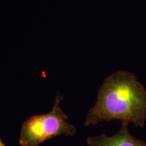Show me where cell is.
Returning <instances> with one entry per match:
<instances>
[{
  "label": "cell",
  "instance_id": "cell-1",
  "mask_svg": "<svg viewBox=\"0 0 146 146\" xmlns=\"http://www.w3.org/2000/svg\"><path fill=\"white\" fill-rule=\"evenodd\" d=\"M112 120L140 128L145 125L146 89L131 72L119 70L106 78L84 125L88 127Z\"/></svg>",
  "mask_w": 146,
  "mask_h": 146
},
{
  "label": "cell",
  "instance_id": "cell-2",
  "mask_svg": "<svg viewBox=\"0 0 146 146\" xmlns=\"http://www.w3.org/2000/svg\"><path fill=\"white\" fill-rule=\"evenodd\" d=\"M62 99L63 97L58 94L50 112L35 115L24 122L20 133V145L39 146L43 142L61 135H75L76 128L67 122L68 116L60 108V101Z\"/></svg>",
  "mask_w": 146,
  "mask_h": 146
},
{
  "label": "cell",
  "instance_id": "cell-3",
  "mask_svg": "<svg viewBox=\"0 0 146 146\" xmlns=\"http://www.w3.org/2000/svg\"><path fill=\"white\" fill-rule=\"evenodd\" d=\"M129 124L122 123L121 128L112 136L104 134L89 137L87 143L89 146H146V142L135 138L129 133Z\"/></svg>",
  "mask_w": 146,
  "mask_h": 146
},
{
  "label": "cell",
  "instance_id": "cell-4",
  "mask_svg": "<svg viewBox=\"0 0 146 146\" xmlns=\"http://www.w3.org/2000/svg\"><path fill=\"white\" fill-rule=\"evenodd\" d=\"M0 146H5L4 145H3V143H2V141H1V139H0Z\"/></svg>",
  "mask_w": 146,
  "mask_h": 146
}]
</instances>
